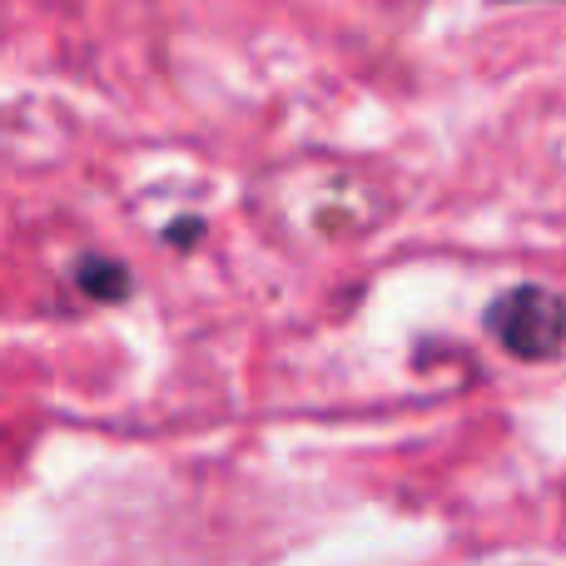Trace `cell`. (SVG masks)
<instances>
[{
	"instance_id": "cell-1",
	"label": "cell",
	"mask_w": 566,
	"mask_h": 566,
	"mask_svg": "<svg viewBox=\"0 0 566 566\" xmlns=\"http://www.w3.org/2000/svg\"><path fill=\"white\" fill-rule=\"evenodd\" d=\"M488 333L512 353V358H557L566 348V298L547 283H517L497 293L488 308Z\"/></svg>"
},
{
	"instance_id": "cell-2",
	"label": "cell",
	"mask_w": 566,
	"mask_h": 566,
	"mask_svg": "<svg viewBox=\"0 0 566 566\" xmlns=\"http://www.w3.org/2000/svg\"><path fill=\"white\" fill-rule=\"evenodd\" d=\"M80 283H85V293H95V298H119V293H125V269L90 259V264L80 269Z\"/></svg>"
},
{
	"instance_id": "cell-3",
	"label": "cell",
	"mask_w": 566,
	"mask_h": 566,
	"mask_svg": "<svg viewBox=\"0 0 566 566\" xmlns=\"http://www.w3.org/2000/svg\"><path fill=\"white\" fill-rule=\"evenodd\" d=\"M497 6H512V0H497Z\"/></svg>"
}]
</instances>
